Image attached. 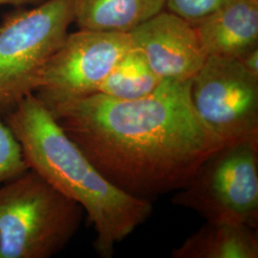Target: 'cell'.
Returning <instances> with one entry per match:
<instances>
[{"instance_id": "1", "label": "cell", "mask_w": 258, "mask_h": 258, "mask_svg": "<svg viewBox=\"0 0 258 258\" xmlns=\"http://www.w3.org/2000/svg\"><path fill=\"white\" fill-rule=\"evenodd\" d=\"M191 80H163L135 100L95 93L49 110L59 126L110 183L149 200L178 191L224 147L201 120Z\"/></svg>"}, {"instance_id": "2", "label": "cell", "mask_w": 258, "mask_h": 258, "mask_svg": "<svg viewBox=\"0 0 258 258\" xmlns=\"http://www.w3.org/2000/svg\"><path fill=\"white\" fill-rule=\"evenodd\" d=\"M3 116L29 168L83 208L96 231V251L112 257L115 247L148 220L149 200L126 194L104 178L34 94Z\"/></svg>"}, {"instance_id": "3", "label": "cell", "mask_w": 258, "mask_h": 258, "mask_svg": "<svg viewBox=\"0 0 258 258\" xmlns=\"http://www.w3.org/2000/svg\"><path fill=\"white\" fill-rule=\"evenodd\" d=\"M84 211L35 170L0 184V258H50L78 232Z\"/></svg>"}, {"instance_id": "4", "label": "cell", "mask_w": 258, "mask_h": 258, "mask_svg": "<svg viewBox=\"0 0 258 258\" xmlns=\"http://www.w3.org/2000/svg\"><path fill=\"white\" fill-rule=\"evenodd\" d=\"M74 0H45L4 17L0 24V113L33 94L49 58L74 22Z\"/></svg>"}, {"instance_id": "5", "label": "cell", "mask_w": 258, "mask_h": 258, "mask_svg": "<svg viewBox=\"0 0 258 258\" xmlns=\"http://www.w3.org/2000/svg\"><path fill=\"white\" fill-rule=\"evenodd\" d=\"M172 202L207 221L234 222L257 230L258 139L214 152Z\"/></svg>"}, {"instance_id": "6", "label": "cell", "mask_w": 258, "mask_h": 258, "mask_svg": "<svg viewBox=\"0 0 258 258\" xmlns=\"http://www.w3.org/2000/svg\"><path fill=\"white\" fill-rule=\"evenodd\" d=\"M194 108L224 146L258 139V77L237 58L210 55L191 79Z\"/></svg>"}, {"instance_id": "7", "label": "cell", "mask_w": 258, "mask_h": 258, "mask_svg": "<svg viewBox=\"0 0 258 258\" xmlns=\"http://www.w3.org/2000/svg\"><path fill=\"white\" fill-rule=\"evenodd\" d=\"M131 48L129 33L80 29L68 34L42 68L33 94L50 109L98 93Z\"/></svg>"}, {"instance_id": "8", "label": "cell", "mask_w": 258, "mask_h": 258, "mask_svg": "<svg viewBox=\"0 0 258 258\" xmlns=\"http://www.w3.org/2000/svg\"><path fill=\"white\" fill-rule=\"evenodd\" d=\"M132 46L162 80H191L208 55L194 25L162 11L130 33Z\"/></svg>"}, {"instance_id": "9", "label": "cell", "mask_w": 258, "mask_h": 258, "mask_svg": "<svg viewBox=\"0 0 258 258\" xmlns=\"http://www.w3.org/2000/svg\"><path fill=\"white\" fill-rule=\"evenodd\" d=\"M194 28L208 56L238 59L258 47V0H231Z\"/></svg>"}, {"instance_id": "10", "label": "cell", "mask_w": 258, "mask_h": 258, "mask_svg": "<svg viewBox=\"0 0 258 258\" xmlns=\"http://www.w3.org/2000/svg\"><path fill=\"white\" fill-rule=\"evenodd\" d=\"M173 258H257V230L229 221H207L172 249Z\"/></svg>"}, {"instance_id": "11", "label": "cell", "mask_w": 258, "mask_h": 258, "mask_svg": "<svg viewBox=\"0 0 258 258\" xmlns=\"http://www.w3.org/2000/svg\"><path fill=\"white\" fill-rule=\"evenodd\" d=\"M166 0H74L81 30L130 33L165 8Z\"/></svg>"}, {"instance_id": "12", "label": "cell", "mask_w": 258, "mask_h": 258, "mask_svg": "<svg viewBox=\"0 0 258 258\" xmlns=\"http://www.w3.org/2000/svg\"><path fill=\"white\" fill-rule=\"evenodd\" d=\"M162 81L142 52L132 46L111 70L98 92L120 100H135L155 91Z\"/></svg>"}, {"instance_id": "13", "label": "cell", "mask_w": 258, "mask_h": 258, "mask_svg": "<svg viewBox=\"0 0 258 258\" xmlns=\"http://www.w3.org/2000/svg\"><path fill=\"white\" fill-rule=\"evenodd\" d=\"M29 169L19 139L0 113V184Z\"/></svg>"}, {"instance_id": "14", "label": "cell", "mask_w": 258, "mask_h": 258, "mask_svg": "<svg viewBox=\"0 0 258 258\" xmlns=\"http://www.w3.org/2000/svg\"><path fill=\"white\" fill-rule=\"evenodd\" d=\"M231 0H166L167 12L195 25L230 3Z\"/></svg>"}, {"instance_id": "15", "label": "cell", "mask_w": 258, "mask_h": 258, "mask_svg": "<svg viewBox=\"0 0 258 258\" xmlns=\"http://www.w3.org/2000/svg\"><path fill=\"white\" fill-rule=\"evenodd\" d=\"M238 60L249 73L258 77V47L242 55Z\"/></svg>"}, {"instance_id": "16", "label": "cell", "mask_w": 258, "mask_h": 258, "mask_svg": "<svg viewBox=\"0 0 258 258\" xmlns=\"http://www.w3.org/2000/svg\"><path fill=\"white\" fill-rule=\"evenodd\" d=\"M44 1L45 0H0V6L1 5H12L15 7H21L26 5L37 6L43 3Z\"/></svg>"}]
</instances>
